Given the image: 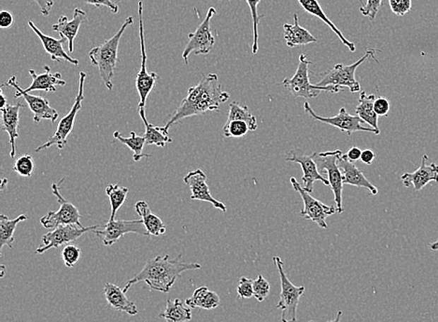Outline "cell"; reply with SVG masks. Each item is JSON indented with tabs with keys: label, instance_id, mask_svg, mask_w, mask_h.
<instances>
[{
	"label": "cell",
	"instance_id": "6da1fadb",
	"mask_svg": "<svg viewBox=\"0 0 438 322\" xmlns=\"http://www.w3.org/2000/svg\"><path fill=\"white\" fill-rule=\"evenodd\" d=\"M230 98L228 92L223 91L216 74L203 75L202 80L196 86L188 89L187 97L182 101L178 109L174 113L170 121L165 124L168 130L184 118L200 116L210 111H219L220 104Z\"/></svg>",
	"mask_w": 438,
	"mask_h": 322
},
{
	"label": "cell",
	"instance_id": "7a4b0ae2",
	"mask_svg": "<svg viewBox=\"0 0 438 322\" xmlns=\"http://www.w3.org/2000/svg\"><path fill=\"white\" fill-rule=\"evenodd\" d=\"M182 254L178 257L170 258V255L150 258L145 264L142 271L135 275L134 278L127 280L124 287V292L129 291L133 285L138 283H146L153 291L165 292H170L177 278L181 277L182 273L199 271L202 266L199 263H187L181 260Z\"/></svg>",
	"mask_w": 438,
	"mask_h": 322
},
{
	"label": "cell",
	"instance_id": "3957f363",
	"mask_svg": "<svg viewBox=\"0 0 438 322\" xmlns=\"http://www.w3.org/2000/svg\"><path fill=\"white\" fill-rule=\"evenodd\" d=\"M133 23H134V18L129 16L120 29L116 32L114 36L89 51L90 60H91L93 66H97L98 68L100 77L109 91H112L113 89L112 80L113 77H114L116 65L118 62L119 45H120L122 37H123L126 28L133 25Z\"/></svg>",
	"mask_w": 438,
	"mask_h": 322
},
{
	"label": "cell",
	"instance_id": "277c9868",
	"mask_svg": "<svg viewBox=\"0 0 438 322\" xmlns=\"http://www.w3.org/2000/svg\"><path fill=\"white\" fill-rule=\"evenodd\" d=\"M312 65V62L307 60L306 55L301 54L300 56V63H298L297 72L294 77L286 78L283 81V85L289 89L292 97L304 98L306 100L312 98L318 97L321 92H332V94H339L343 92V88L336 86H318L310 83L309 77V66Z\"/></svg>",
	"mask_w": 438,
	"mask_h": 322
},
{
	"label": "cell",
	"instance_id": "5b68a950",
	"mask_svg": "<svg viewBox=\"0 0 438 322\" xmlns=\"http://www.w3.org/2000/svg\"><path fill=\"white\" fill-rule=\"evenodd\" d=\"M273 263L277 266L280 278V298L278 302V309L281 310V322H297V307L300 303V298L304 295V286H295L286 275L283 268V262L280 257L274 256Z\"/></svg>",
	"mask_w": 438,
	"mask_h": 322
},
{
	"label": "cell",
	"instance_id": "8992f818",
	"mask_svg": "<svg viewBox=\"0 0 438 322\" xmlns=\"http://www.w3.org/2000/svg\"><path fill=\"white\" fill-rule=\"evenodd\" d=\"M381 51L370 49L365 51L364 56L359 59L355 63L350 66H344L342 63H338L333 66L332 69H329L324 74H321L320 81H319L318 86H336V87H347L349 88L350 92L353 94H356L361 91V85L356 80L355 73L357 68L365 62L368 58H372L376 62H378L375 57L376 52Z\"/></svg>",
	"mask_w": 438,
	"mask_h": 322
},
{
	"label": "cell",
	"instance_id": "52a82bcc",
	"mask_svg": "<svg viewBox=\"0 0 438 322\" xmlns=\"http://www.w3.org/2000/svg\"><path fill=\"white\" fill-rule=\"evenodd\" d=\"M86 77V73L80 72L79 91H78L73 106L71 107V111L65 117L61 118L54 135L46 143L37 147L35 149V152H40V151L50 149L54 146L57 147L58 149L62 150L68 144L69 135L73 132L78 113L82 109V103L84 100V83H85Z\"/></svg>",
	"mask_w": 438,
	"mask_h": 322
},
{
	"label": "cell",
	"instance_id": "ba28073f",
	"mask_svg": "<svg viewBox=\"0 0 438 322\" xmlns=\"http://www.w3.org/2000/svg\"><path fill=\"white\" fill-rule=\"evenodd\" d=\"M341 150L326 151V152L313 153L312 158L318 165L319 169L326 172L331 190L335 197L336 211L338 213H343V178L341 168L338 166V159L342 155Z\"/></svg>",
	"mask_w": 438,
	"mask_h": 322
},
{
	"label": "cell",
	"instance_id": "9c48e42d",
	"mask_svg": "<svg viewBox=\"0 0 438 322\" xmlns=\"http://www.w3.org/2000/svg\"><path fill=\"white\" fill-rule=\"evenodd\" d=\"M138 19H139V42H141V63L136 78V88L139 95L138 109H144L148 97L155 89L156 82L159 78L158 74L149 72L147 69V54L145 47L144 25H143V2H138Z\"/></svg>",
	"mask_w": 438,
	"mask_h": 322
},
{
	"label": "cell",
	"instance_id": "30bf717a",
	"mask_svg": "<svg viewBox=\"0 0 438 322\" xmlns=\"http://www.w3.org/2000/svg\"><path fill=\"white\" fill-rule=\"evenodd\" d=\"M215 14V8L213 7L208 8L204 21L199 25L196 31L188 35L189 40H188L187 47L182 54V59L184 60L185 65H189L188 59H189L191 54L207 55L213 50V46L215 44V39L211 33V23Z\"/></svg>",
	"mask_w": 438,
	"mask_h": 322
},
{
	"label": "cell",
	"instance_id": "8fae6325",
	"mask_svg": "<svg viewBox=\"0 0 438 322\" xmlns=\"http://www.w3.org/2000/svg\"><path fill=\"white\" fill-rule=\"evenodd\" d=\"M304 110L313 120L331 125V126L336 128L341 132H346L348 135H352L353 132H372L377 135L381 133V130L373 129L371 127H365L364 121L357 115H350L345 107H341L338 114L333 116V117H323V116L316 114L307 101H304Z\"/></svg>",
	"mask_w": 438,
	"mask_h": 322
},
{
	"label": "cell",
	"instance_id": "7c38bea8",
	"mask_svg": "<svg viewBox=\"0 0 438 322\" xmlns=\"http://www.w3.org/2000/svg\"><path fill=\"white\" fill-rule=\"evenodd\" d=\"M290 182H291L294 190L300 194L302 200H303L304 209L300 211V216L303 217L304 219L309 220V221L317 223L321 228L326 229L328 228L326 223L327 217L335 214L338 211L336 208L324 204L320 200L310 195V193L301 187L295 177H292Z\"/></svg>",
	"mask_w": 438,
	"mask_h": 322
},
{
	"label": "cell",
	"instance_id": "4fadbf2b",
	"mask_svg": "<svg viewBox=\"0 0 438 322\" xmlns=\"http://www.w3.org/2000/svg\"><path fill=\"white\" fill-rule=\"evenodd\" d=\"M52 190H53L54 195L57 197L60 207L57 211H49L46 216L40 219V223L43 228L54 229L62 225H83L81 223L82 216H81L79 210L76 206L64 199L60 192L59 185L54 182L52 185Z\"/></svg>",
	"mask_w": 438,
	"mask_h": 322
},
{
	"label": "cell",
	"instance_id": "5bb4252c",
	"mask_svg": "<svg viewBox=\"0 0 438 322\" xmlns=\"http://www.w3.org/2000/svg\"><path fill=\"white\" fill-rule=\"evenodd\" d=\"M100 228V225H69L58 226V228L43 235L42 237L43 245L36 249V254H42L49 249H57L63 245L71 244V243L76 242L87 232L94 231Z\"/></svg>",
	"mask_w": 438,
	"mask_h": 322
},
{
	"label": "cell",
	"instance_id": "9a60e30c",
	"mask_svg": "<svg viewBox=\"0 0 438 322\" xmlns=\"http://www.w3.org/2000/svg\"><path fill=\"white\" fill-rule=\"evenodd\" d=\"M94 233L102 240L104 245L112 246L115 244L121 237L126 234H138L141 236L149 237L143 222L139 220H113L109 221L102 228L95 229Z\"/></svg>",
	"mask_w": 438,
	"mask_h": 322
},
{
	"label": "cell",
	"instance_id": "2e32d148",
	"mask_svg": "<svg viewBox=\"0 0 438 322\" xmlns=\"http://www.w3.org/2000/svg\"><path fill=\"white\" fill-rule=\"evenodd\" d=\"M3 86L11 87L16 89V94L14 97H23L27 101L29 109L33 113V120L35 123H40L43 120H49L55 123L59 118V114L57 110L51 106L50 101L42 97L32 95L25 92L24 89L19 86L17 82V78L13 75Z\"/></svg>",
	"mask_w": 438,
	"mask_h": 322
},
{
	"label": "cell",
	"instance_id": "e0dca14e",
	"mask_svg": "<svg viewBox=\"0 0 438 322\" xmlns=\"http://www.w3.org/2000/svg\"><path fill=\"white\" fill-rule=\"evenodd\" d=\"M286 161L294 162L300 165L303 170L304 190L309 193H312L314 190V182L321 181L324 185H329L328 179L324 178L323 174L319 172L317 163H316L312 156H307L300 149H295L290 151L287 156Z\"/></svg>",
	"mask_w": 438,
	"mask_h": 322
},
{
	"label": "cell",
	"instance_id": "ac0fdd59",
	"mask_svg": "<svg viewBox=\"0 0 438 322\" xmlns=\"http://www.w3.org/2000/svg\"><path fill=\"white\" fill-rule=\"evenodd\" d=\"M184 182L190 187L191 199L201 200V202H210L214 208L218 209L223 213L227 211L225 204L213 198L211 195L210 187L207 184V175L202 170L192 171L184 177Z\"/></svg>",
	"mask_w": 438,
	"mask_h": 322
},
{
	"label": "cell",
	"instance_id": "d6986e66",
	"mask_svg": "<svg viewBox=\"0 0 438 322\" xmlns=\"http://www.w3.org/2000/svg\"><path fill=\"white\" fill-rule=\"evenodd\" d=\"M428 159L427 155H423L420 166L414 173L403 174L401 180L406 187L413 185L415 191H420L429 182H438V165L436 163L426 164Z\"/></svg>",
	"mask_w": 438,
	"mask_h": 322
},
{
	"label": "cell",
	"instance_id": "ffe728a7",
	"mask_svg": "<svg viewBox=\"0 0 438 322\" xmlns=\"http://www.w3.org/2000/svg\"><path fill=\"white\" fill-rule=\"evenodd\" d=\"M338 163L341 170L344 185L365 188V190L369 191L372 195H378V188L368 181L365 174L358 169V167L355 166V162L350 161L347 158L346 154H342L339 156Z\"/></svg>",
	"mask_w": 438,
	"mask_h": 322
},
{
	"label": "cell",
	"instance_id": "44dd1931",
	"mask_svg": "<svg viewBox=\"0 0 438 322\" xmlns=\"http://www.w3.org/2000/svg\"><path fill=\"white\" fill-rule=\"evenodd\" d=\"M86 20V13L82 8H76L73 11V17L69 20L66 16H61L57 24L53 25V30L60 34L61 37L68 40L69 52L74 51V42L76 39L81 26Z\"/></svg>",
	"mask_w": 438,
	"mask_h": 322
},
{
	"label": "cell",
	"instance_id": "7402d4cb",
	"mask_svg": "<svg viewBox=\"0 0 438 322\" xmlns=\"http://www.w3.org/2000/svg\"><path fill=\"white\" fill-rule=\"evenodd\" d=\"M28 25L30 26L32 30L35 32V34L40 37V42L42 43L43 48L49 55H50L52 61L54 62H61V61H65L71 63V65L79 66V61L74 59L73 57L69 56L66 54L63 45L68 40L65 37H61L60 39H54L53 37L48 36V35L43 34L39 28L35 25L32 21L28 22Z\"/></svg>",
	"mask_w": 438,
	"mask_h": 322
},
{
	"label": "cell",
	"instance_id": "603a6c76",
	"mask_svg": "<svg viewBox=\"0 0 438 322\" xmlns=\"http://www.w3.org/2000/svg\"><path fill=\"white\" fill-rule=\"evenodd\" d=\"M24 104L17 103L16 104H7L3 109L2 112V130L8 133L10 137L11 158H16V141L19 137L18 126L20 123V111L24 109Z\"/></svg>",
	"mask_w": 438,
	"mask_h": 322
},
{
	"label": "cell",
	"instance_id": "cb8c5ba5",
	"mask_svg": "<svg viewBox=\"0 0 438 322\" xmlns=\"http://www.w3.org/2000/svg\"><path fill=\"white\" fill-rule=\"evenodd\" d=\"M32 77V83L24 92L30 94L31 92L43 91L46 92H57V86H65L66 81L63 80L60 73H53L50 66H46L45 72L37 74L33 69L29 70Z\"/></svg>",
	"mask_w": 438,
	"mask_h": 322
},
{
	"label": "cell",
	"instance_id": "d4e9b609",
	"mask_svg": "<svg viewBox=\"0 0 438 322\" xmlns=\"http://www.w3.org/2000/svg\"><path fill=\"white\" fill-rule=\"evenodd\" d=\"M104 295L112 309L130 316L138 315V309L134 302L126 297V292L115 284L107 283L104 286Z\"/></svg>",
	"mask_w": 438,
	"mask_h": 322
},
{
	"label": "cell",
	"instance_id": "484cf974",
	"mask_svg": "<svg viewBox=\"0 0 438 322\" xmlns=\"http://www.w3.org/2000/svg\"><path fill=\"white\" fill-rule=\"evenodd\" d=\"M295 23L292 25L285 24L283 25L284 39L286 44L290 48L298 47L318 42V39L313 37L310 32L302 27L300 25V19L297 14H294Z\"/></svg>",
	"mask_w": 438,
	"mask_h": 322
},
{
	"label": "cell",
	"instance_id": "4316f807",
	"mask_svg": "<svg viewBox=\"0 0 438 322\" xmlns=\"http://www.w3.org/2000/svg\"><path fill=\"white\" fill-rule=\"evenodd\" d=\"M135 210L143 222L145 228L147 229L150 236H162L167 231L165 226L160 217L153 213L146 202L139 200L135 205Z\"/></svg>",
	"mask_w": 438,
	"mask_h": 322
},
{
	"label": "cell",
	"instance_id": "83f0119b",
	"mask_svg": "<svg viewBox=\"0 0 438 322\" xmlns=\"http://www.w3.org/2000/svg\"><path fill=\"white\" fill-rule=\"evenodd\" d=\"M297 1L300 2L301 7L303 8L307 13L317 17V18L321 20L324 24L328 25L333 31V33L339 37V39L341 40L343 45L346 46L350 51L355 52L356 51L355 45L353 44V42H349V40L344 37V35L342 34V32L339 30L338 27H336V26L333 25V23L326 16V13H324L323 8H321L318 0H297Z\"/></svg>",
	"mask_w": 438,
	"mask_h": 322
},
{
	"label": "cell",
	"instance_id": "f1b7e54d",
	"mask_svg": "<svg viewBox=\"0 0 438 322\" xmlns=\"http://www.w3.org/2000/svg\"><path fill=\"white\" fill-rule=\"evenodd\" d=\"M220 299L215 292L210 291L208 287L203 286L194 292L192 297L187 298L185 304L190 309L213 310L220 306Z\"/></svg>",
	"mask_w": 438,
	"mask_h": 322
},
{
	"label": "cell",
	"instance_id": "f546056e",
	"mask_svg": "<svg viewBox=\"0 0 438 322\" xmlns=\"http://www.w3.org/2000/svg\"><path fill=\"white\" fill-rule=\"evenodd\" d=\"M138 112L142 123H144L145 133L143 136L146 139L147 144L164 147L165 144L172 143V139L168 135V130H165V127H158L150 123L147 120L144 109H138Z\"/></svg>",
	"mask_w": 438,
	"mask_h": 322
},
{
	"label": "cell",
	"instance_id": "4dcf8cb0",
	"mask_svg": "<svg viewBox=\"0 0 438 322\" xmlns=\"http://www.w3.org/2000/svg\"><path fill=\"white\" fill-rule=\"evenodd\" d=\"M376 97L374 94H367L365 92L360 94L358 106L356 107V115L365 123L369 125L373 129L379 130V116L374 110V101Z\"/></svg>",
	"mask_w": 438,
	"mask_h": 322
},
{
	"label": "cell",
	"instance_id": "1f68e13d",
	"mask_svg": "<svg viewBox=\"0 0 438 322\" xmlns=\"http://www.w3.org/2000/svg\"><path fill=\"white\" fill-rule=\"evenodd\" d=\"M189 306H185L181 299L167 301V306L159 318H165L167 322H187L192 320V311Z\"/></svg>",
	"mask_w": 438,
	"mask_h": 322
},
{
	"label": "cell",
	"instance_id": "d6a6232c",
	"mask_svg": "<svg viewBox=\"0 0 438 322\" xmlns=\"http://www.w3.org/2000/svg\"><path fill=\"white\" fill-rule=\"evenodd\" d=\"M28 217L21 214L14 219H8L5 214H0V249L4 246L13 249L14 243V232L19 223L27 221Z\"/></svg>",
	"mask_w": 438,
	"mask_h": 322
},
{
	"label": "cell",
	"instance_id": "836d02e7",
	"mask_svg": "<svg viewBox=\"0 0 438 322\" xmlns=\"http://www.w3.org/2000/svg\"><path fill=\"white\" fill-rule=\"evenodd\" d=\"M113 137L115 140L120 142V143L126 144L129 149H131L133 152V159L135 161H139L143 158H150L149 154L143 153V149L145 144H146V139L144 136L138 135L135 132H130V137H124L122 135L120 132L115 130L113 132Z\"/></svg>",
	"mask_w": 438,
	"mask_h": 322
},
{
	"label": "cell",
	"instance_id": "e575fe53",
	"mask_svg": "<svg viewBox=\"0 0 438 322\" xmlns=\"http://www.w3.org/2000/svg\"><path fill=\"white\" fill-rule=\"evenodd\" d=\"M106 194L108 196L110 202V216L109 221L115 220L117 211L120 210L122 206L126 202L127 194H129V188L122 187V185L116 184H110L106 187Z\"/></svg>",
	"mask_w": 438,
	"mask_h": 322
},
{
	"label": "cell",
	"instance_id": "d590c367",
	"mask_svg": "<svg viewBox=\"0 0 438 322\" xmlns=\"http://www.w3.org/2000/svg\"><path fill=\"white\" fill-rule=\"evenodd\" d=\"M242 120L249 125L251 132H254L258 129L257 118L251 114L248 106H242L237 101H232L229 104V113L227 120Z\"/></svg>",
	"mask_w": 438,
	"mask_h": 322
},
{
	"label": "cell",
	"instance_id": "8d00e7d4",
	"mask_svg": "<svg viewBox=\"0 0 438 322\" xmlns=\"http://www.w3.org/2000/svg\"><path fill=\"white\" fill-rule=\"evenodd\" d=\"M249 132V125L242 120L226 121L223 128V135L226 138H242Z\"/></svg>",
	"mask_w": 438,
	"mask_h": 322
},
{
	"label": "cell",
	"instance_id": "74e56055",
	"mask_svg": "<svg viewBox=\"0 0 438 322\" xmlns=\"http://www.w3.org/2000/svg\"><path fill=\"white\" fill-rule=\"evenodd\" d=\"M14 172L23 177H31L35 170V162L33 156L30 155H23L14 162Z\"/></svg>",
	"mask_w": 438,
	"mask_h": 322
},
{
	"label": "cell",
	"instance_id": "f35d334b",
	"mask_svg": "<svg viewBox=\"0 0 438 322\" xmlns=\"http://www.w3.org/2000/svg\"><path fill=\"white\" fill-rule=\"evenodd\" d=\"M248 3L249 8L251 11L252 24H254V42H252V54H256L258 52V39H259V33H258V26H259L260 20L264 18V16H258L257 8L261 0H246Z\"/></svg>",
	"mask_w": 438,
	"mask_h": 322
},
{
	"label": "cell",
	"instance_id": "ab89813d",
	"mask_svg": "<svg viewBox=\"0 0 438 322\" xmlns=\"http://www.w3.org/2000/svg\"><path fill=\"white\" fill-rule=\"evenodd\" d=\"M82 256V249L75 244H68L64 247L62 258L66 268H73Z\"/></svg>",
	"mask_w": 438,
	"mask_h": 322
},
{
	"label": "cell",
	"instance_id": "60d3db41",
	"mask_svg": "<svg viewBox=\"0 0 438 322\" xmlns=\"http://www.w3.org/2000/svg\"><path fill=\"white\" fill-rule=\"evenodd\" d=\"M271 289V284L262 275H258L257 278L254 280V297L260 303L268 297Z\"/></svg>",
	"mask_w": 438,
	"mask_h": 322
},
{
	"label": "cell",
	"instance_id": "b9f144b4",
	"mask_svg": "<svg viewBox=\"0 0 438 322\" xmlns=\"http://www.w3.org/2000/svg\"><path fill=\"white\" fill-rule=\"evenodd\" d=\"M382 0H367V3L359 8L360 13L370 20H375L381 10Z\"/></svg>",
	"mask_w": 438,
	"mask_h": 322
},
{
	"label": "cell",
	"instance_id": "7bdbcfd3",
	"mask_svg": "<svg viewBox=\"0 0 438 322\" xmlns=\"http://www.w3.org/2000/svg\"><path fill=\"white\" fill-rule=\"evenodd\" d=\"M239 298L249 299L254 297V280L242 277L237 289Z\"/></svg>",
	"mask_w": 438,
	"mask_h": 322
},
{
	"label": "cell",
	"instance_id": "ee69618b",
	"mask_svg": "<svg viewBox=\"0 0 438 322\" xmlns=\"http://www.w3.org/2000/svg\"><path fill=\"white\" fill-rule=\"evenodd\" d=\"M391 10L398 16H404L411 10L412 0H388Z\"/></svg>",
	"mask_w": 438,
	"mask_h": 322
},
{
	"label": "cell",
	"instance_id": "f6af8a7d",
	"mask_svg": "<svg viewBox=\"0 0 438 322\" xmlns=\"http://www.w3.org/2000/svg\"><path fill=\"white\" fill-rule=\"evenodd\" d=\"M374 110L379 117H387L391 110L390 101L384 97L376 98L375 101H374Z\"/></svg>",
	"mask_w": 438,
	"mask_h": 322
},
{
	"label": "cell",
	"instance_id": "bcb514c9",
	"mask_svg": "<svg viewBox=\"0 0 438 322\" xmlns=\"http://www.w3.org/2000/svg\"><path fill=\"white\" fill-rule=\"evenodd\" d=\"M84 1L97 8L108 7L110 11L114 14L119 13L118 3L112 2V0H84Z\"/></svg>",
	"mask_w": 438,
	"mask_h": 322
},
{
	"label": "cell",
	"instance_id": "7dc6e473",
	"mask_svg": "<svg viewBox=\"0 0 438 322\" xmlns=\"http://www.w3.org/2000/svg\"><path fill=\"white\" fill-rule=\"evenodd\" d=\"M13 23L14 17L10 11H2L0 13V27L3 29L10 28Z\"/></svg>",
	"mask_w": 438,
	"mask_h": 322
},
{
	"label": "cell",
	"instance_id": "c3c4849f",
	"mask_svg": "<svg viewBox=\"0 0 438 322\" xmlns=\"http://www.w3.org/2000/svg\"><path fill=\"white\" fill-rule=\"evenodd\" d=\"M33 1L36 2L40 8V13H42V16H49L50 14L52 8L54 7V0H33Z\"/></svg>",
	"mask_w": 438,
	"mask_h": 322
},
{
	"label": "cell",
	"instance_id": "681fc988",
	"mask_svg": "<svg viewBox=\"0 0 438 322\" xmlns=\"http://www.w3.org/2000/svg\"><path fill=\"white\" fill-rule=\"evenodd\" d=\"M376 159V154L372 150L365 149L362 151L361 161L362 163L371 165L373 163L374 159Z\"/></svg>",
	"mask_w": 438,
	"mask_h": 322
},
{
	"label": "cell",
	"instance_id": "f907efd6",
	"mask_svg": "<svg viewBox=\"0 0 438 322\" xmlns=\"http://www.w3.org/2000/svg\"><path fill=\"white\" fill-rule=\"evenodd\" d=\"M362 151L357 147H353L346 154L347 158L352 162H355L361 159Z\"/></svg>",
	"mask_w": 438,
	"mask_h": 322
},
{
	"label": "cell",
	"instance_id": "816d5d0a",
	"mask_svg": "<svg viewBox=\"0 0 438 322\" xmlns=\"http://www.w3.org/2000/svg\"><path fill=\"white\" fill-rule=\"evenodd\" d=\"M342 315H343V312H342L341 310H339V311H338V314H336V318H333V320L326 321V322H341ZM309 322H316V321H310Z\"/></svg>",
	"mask_w": 438,
	"mask_h": 322
},
{
	"label": "cell",
	"instance_id": "f5cc1de1",
	"mask_svg": "<svg viewBox=\"0 0 438 322\" xmlns=\"http://www.w3.org/2000/svg\"><path fill=\"white\" fill-rule=\"evenodd\" d=\"M0 97H1V106H0V107H1V109H3V107H4L6 106V104H8V101H7V99H6V98L4 97V94H3L2 89H1V91H0Z\"/></svg>",
	"mask_w": 438,
	"mask_h": 322
},
{
	"label": "cell",
	"instance_id": "db71d44e",
	"mask_svg": "<svg viewBox=\"0 0 438 322\" xmlns=\"http://www.w3.org/2000/svg\"><path fill=\"white\" fill-rule=\"evenodd\" d=\"M429 247H430L432 251H434V252L438 251V240H437V242L431 243V244L429 245Z\"/></svg>",
	"mask_w": 438,
	"mask_h": 322
},
{
	"label": "cell",
	"instance_id": "11a10c76",
	"mask_svg": "<svg viewBox=\"0 0 438 322\" xmlns=\"http://www.w3.org/2000/svg\"><path fill=\"white\" fill-rule=\"evenodd\" d=\"M5 275V266H1V278L4 277Z\"/></svg>",
	"mask_w": 438,
	"mask_h": 322
},
{
	"label": "cell",
	"instance_id": "9f6ffc18",
	"mask_svg": "<svg viewBox=\"0 0 438 322\" xmlns=\"http://www.w3.org/2000/svg\"><path fill=\"white\" fill-rule=\"evenodd\" d=\"M229 1H232V0H229Z\"/></svg>",
	"mask_w": 438,
	"mask_h": 322
}]
</instances>
